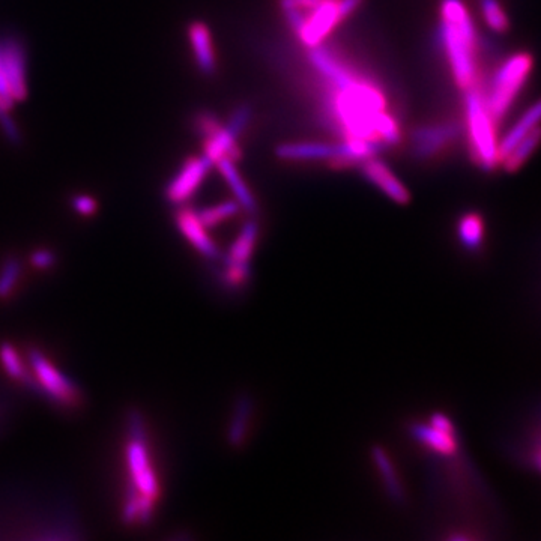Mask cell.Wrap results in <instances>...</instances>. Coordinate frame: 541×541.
<instances>
[{"instance_id": "ac0fdd59", "label": "cell", "mask_w": 541, "mask_h": 541, "mask_svg": "<svg viewBox=\"0 0 541 541\" xmlns=\"http://www.w3.org/2000/svg\"><path fill=\"white\" fill-rule=\"evenodd\" d=\"M257 238H259V226L256 221L250 220L244 223L241 232L230 245L226 259L227 265L250 266Z\"/></svg>"}, {"instance_id": "ffe728a7", "label": "cell", "mask_w": 541, "mask_h": 541, "mask_svg": "<svg viewBox=\"0 0 541 541\" xmlns=\"http://www.w3.org/2000/svg\"><path fill=\"white\" fill-rule=\"evenodd\" d=\"M0 361H2L5 372H7L11 378L22 382V384L28 385V387H34L35 390H37V382H35L34 375L26 369L22 357L17 354V351L13 346L8 345V343L0 346Z\"/></svg>"}, {"instance_id": "4316f807", "label": "cell", "mask_w": 541, "mask_h": 541, "mask_svg": "<svg viewBox=\"0 0 541 541\" xmlns=\"http://www.w3.org/2000/svg\"><path fill=\"white\" fill-rule=\"evenodd\" d=\"M13 104L8 103L4 97H0V128L4 131L5 137L10 140L14 145H20L23 140L22 131H20L19 125L14 121L11 116V109Z\"/></svg>"}, {"instance_id": "44dd1931", "label": "cell", "mask_w": 541, "mask_h": 541, "mask_svg": "<svg viewBox=\"0 0 541 541\" xmlns=\"http://www.w3.org/2000/svg\"><path fill=\"white\" fill-rule=\"evenodd\" d=\"M373 462H375L376 468H378L379 474H381L382 480H384L385 487H387L388 493L393 496L394 501H402L403 487L400 484L399 477H397L396 469H394L393 462H391L390 456L387 451L382 448H373Z\"/></svg>"}, {"instance_id": "cb8c5ba5", "label": "cell", "mask_w": 541, "mask_h": 541, "mask_svg": "<svg viewBox=\"0 0 541 541\" xmlns=\"http://www.w3.org/2000/svg\"><path fill=\"white\" fill-rule=\"evenodd\" d=\"M481 14L490 31L504 34L510 28V20L499 0H480Z\"/></svg>"}, {"instance_id": "f546056e", "label": "cell", "mask_w": 541, "mask_h": 541, "mask_svg": "<svg viewBox=\"0 0 541 541\" xmlns=\"http://www.w3.org/2000/svg\"><path fill=\"white\" fill-rule=\"evenodd\" d=\"M324 0H280V8L283 10H297L306 17L309 11L318 7ZM304 23V22H303Z\"/></svg>"}, {"instance_id": "7a4b0ae2", "label": "cell", "mask_w": 541, "mask_h": 541, "mask_svg": "<svg viewBox=\"0 0 541 541\" xmlns=\"http://www.w3.org/2000/svg\"><path fill=\"white\" fill-rule=\"evenodd\" d=\"M465 124L472 160L484 172H493L499 166V140L496 122L487 110L480 88L465 91Z\"/></svg>"}, {"instance_id": "e0dca14e", "label": "cell", "mask_w": 541, "mask_h": 541, "mask_svg": "<svg viewBox=\"0 0 541 541\" xmlns=\"http://www.w3.org/2000/svg\"><path fill=\"white\" fill-rule=\"evenodd\" d=\"M215 166L220 170L221 176H223L226 184L229 185L233 197H235L241 209L247 212L256 211V199H254L253 193H251L248 185L245 184L242 176L239 175L235 161L229 160V158H221V160L215 163Z\"/></svg>"}, {"instance_id": "52a82bcc", "label": "cell", "mask_w": 541, "mask_h": 541, "mask_svg": "<svg viewBox=\"0 0 541 541\" xmlns=\"http://www.w3.org/2000/svg\"><path fill=\"white\" fill-rule=\"evenodd\" d=\"M462 130V125L454 121L421 125L411 134L412 154L418 160L436 157L454 143Z\"/></svg>"}, {"instance_id": "7c38bea8", "label": "cell", "mask_w": 541, "mask_h": 541, "mask_svg": "<svg viewBox=\"0 0 541 541\" xmlns=\"http://www.w3.org/2000/svg\"><path fill=\"white\" fill-rule=\"evenodd\" d=\"M175 221L179 232L202 256L208 257V259L218 257L220 250L209 236L205 224L200 221L197 211L191 209L190 206L181 205L178 212H176Z\"/></svg>"}, {"instance_id": "d6a6232c", "label": "cell", "mask_w": 541, "mask_h": 541, "mask_svg": "<svg viewBox=\"0 0 541 541\" xmlns=\"http://www.w3.org/2000/svg\"><path fill=\"white\" fill-rule=\"evenodd\" d=\"M0 97H4L8 103H14L13 97H11L10 86H8L7 76H5L4 62H2V53H0Z\"/></svg>"}, {"instance_id": "6da1fadb", "label": "cell", "mask_w": 541, "mask_h": 541, "mask_svg": "<svg viewBox=\"0 0 541 541\" xmlns=\"http://www.w3.org/2000/svg\"><path fill=\"white\" fill-rule=\"evenodd\" d=\"M439 35L454 82L463 91L477 86V29L463 0H442Z\"/></svg>"}, {"instance_id": "7402d4cb", "label": "cell", "mask_w": 541, "mask_h": 541, "mask_svg": "<svg viewBox=\"0 0 541 541\" xmlns=\"http://www.w3.org/2000/svg\"><path fill=\"white\" fill-rule=\"evenodd\" d=\"M460 242L465 245L468 250H477L484 239V223L483 218L474 212L463 215L459 220L457 227Z\"/></svg>"}, {"instance_id": "5bb4252c", "label": "cell", "mask_w": 541, "mask_h": 541, "mask_svg": "<svg viewBox=\"0 0 541 541\" xmlns=\"http://www.w3.org/2000/svg\"><path fill=\"white\" fill-rule=\"evenodd\" d=\"M188 40L193 47L197 67L206 76H211L217 68L214 46H212L211 32L202 22H194L188 26Z\"/></svg>"}, {"instance_id": "83f0119b", "label": "cell", "mask_w": 541, "mask_h": 541, "mask_svg": "<svg viewBox=\"0 0 541 541\" xmlns=\"http://www.w3.org/2000/svg\"><path fill=\"white\" fill-rule=\"evenodd\" d=\"M250 277V266L227 265L224 266L223 279L230 288H239Z\"/></svg>"}, {"instance_id": "2e32d148", "label": "cell", "mask_w": 541, "mask_h": 541, "mask_svg": "<svg viewBox=\"0 0 541 541\" xmlns=\"http://www.w3.org/2000/svg\"><path fill=\"white\" fill-rule=\"evenodd\" d=\"M412 435L421 444L426 445L435 453L442 456H453L457 451L456 435L454 430L439 429L432 424H415Z\"/></svg>"}, {"instance_id": "9a60e30c", "label": "cell", "mask_w": 541, "mask_h": 541, "mask_svg": "<svg viewBox=\"0 0 541 541\" xmlns=\"http://www.w3.org/2000/svg\"><path fill=\"white\" fill-rule=\"evenodd\" d=\"M541 127V98L535 101L529 109L522 113L516 124L507 131L501 142H499V163L505 155L513 151L514 146L528 136L535 128Z\"/></svg>"}, {"instance_id": "f1b7e54d", "label": "cell", "mask_w": 541, "mask_h": 541, "mask_svg": "<svg viewBox=\"0 0 541 541\" xmlns=\"http://www.w3.org/2000/svg\"><path fill=\"white\" fill-rule=\"evenodd\" d=\"M194 127H196L197 134H200L205 139V137L211 136L214 131H217L221 124L218 122L217 116L212 115V113L202 112L194 119Z\"/></svg>"}, {"instance_id": "4dcf8cb0", "label": "cell", "mask_w": 541, "mask_h": 541, "mask_svg": "<svg viewBox=\"0 0 541 541\" xmlns=\"http://www.w3.org/2000/svg\"><path fill=\"white\" fill-rule=\"evenodd\" d=\"M73 208L76 209V212H79L80 215L91 217V215H94L95 212H97L98 205L91 196L80 194V196L74 197Z\"/></svg>"}, {"instance_id": "d4e9b609", "label": "cell", "mask_w": 541, "mask_h": 541, "mask_svg": "<svg viewBox=\"0 0 541 541\" xmlns=\"http://www.w3.org/2000/svg\"><path fill=\"white\" fill-rule=\"evenodd\" d=\"M251 403L250 400L241 399L233 415L232 424H230L229 441L232 445H239L244 441L247 433L248 420H250Z\"/></svg>"}, {"instance_id": "1f68e13d", "label": "cell", "mask_w": 541, "mask_h": 541, "mask_svg": "<svg viewBox=\"0 0 541 541\" xmlns=\"http://www.w3.org/2000/svg\"><path fill=\"white\" fill-rule=\"evenodd\" d=\"M55 254L50 250H41L34 251L31 256V263L38 269H49L50 266L55 265Z\"/></svg>"}, {"instance_id": "484cf974", "label": "cell", "mask_w": 541, "mask_h": 541, "mask_svg": "<svg viewBox=\"0 0 541 541\" xmlns=\"http://www.w3.org/2000/svg\"><path fill=\"white\" fill-rule=\"evenodd\" d=\"M22 273V266L16 259L7 260L0 269V298L7 300L16 289Z\"/></svg>"}, {"instance_id": "30bf717a", "label": "cell", "mask_w": 541, "mask_h": 541, "mask_svg": "<svg viewBox=\"0 0 541 541\" xmlns=\"http://www.w3.org/2000/svg\"><path fill=\"white\" fill-rule=\"evenodd\" d=\"M212 163L206 157H190L182 164L175 178L166 187V199L172 205H185L188 199L196 193L197 188L211 169Z\"/></svg>"}, {"instance_id": "277c9868", "label": "cell", "mask_w": 541, "mask_h": 541, "mask_svg": "<svg viewBox=\"0 0 541 541\" xmlns=\"http://www.w3.org/2000/svg\"><path fill=\"white\" fill-rule=\"evenodd\" d=\"M130 442L127 447V466L130 472L131 487L146 498L157 501L160 484L146 447L142 423L136 417L130 421Z\"/></svg>"}, {"instance_id": "4fadbf2b", "label": "cell", "mask_w": 541, "mask_h": 541, "mask_svg": "<svg viewBox=\"0 0 541 541\" xmlns=\"http://www.w3.org/2000/svg\"><path fill=\"white\" fill-rule=\"evenodd\" d=\"M336 154L337 143H282L276 148L277 158L285 161H328Z\"/></svg>"}, {"instance_id": "3957f363", "label": "cell", "mask_w": 541, "mask_h": 541, "mask_svg": "<svg viewBox=\"0 0 541 541\" xmlns=\"http://www.w3.org/2000/svg\"><path fill=\"white\" fill-rule=\"evenodd\" d=\"M532 56L526 52L516 53L502 62L501 67L493 74L489 89L483 91L484 101L496 124L504 119L513 106L519 92L531 76Z\"/></svg>"}, {"instance_id": "603a6c76", "label": "cell", "mask_w": 541, "mask_h": 541, "mask_svg": "<svg viewBox=\"0 0 541 541\" xmlns=\"http://www.w3.org/2000/svg\"><path fill=\"white\" fill-rule=\"evenodd\" d=\"M239 211H241V206L233 199L218 203V205L209 206V208L202 209V211H197V215H199L200 221L205 224L206 229L209 230L235 217V215L239 214Z\"/></svg>"}, {"instance_id": "8992f818", "label": "cell", "mask_w": 541, "mask_h": 541, "mask_svg": "<svg viewBox=\"0 0 541 541\" xmlns=\"http://www.w3.org/2000/svg\"><path fill=\"white\" fill-rule=\"evenodd\" d=\"M29 361H31V372L37 382V388L43 390L59 405L67 406V408L79 405L82 397L76 385L64 373L59 372L40 351H32Z\"/></svg>"}, {"instance_id": "5b68a950", "label": "cell", "mask_w": 541, "mask_h": 541, "mask_svg": "<svg viewBox=\"0 0 541 541\" xmlns=\"http://www.w3.org/2000/svg\"><path fill=\"white\" fill-rule=\"evenodd\" d=\"M251 119L250 106H239L230 116L226 125H221L211 136L203 139V157L208 158L212 164L221 158L238 163L242 157V151L238 146V137L244 133Z\"/></svg>"}, {"instance_id": "d6986e66", "label": "cell", "mask_w": 541, "mask_h": 541, "mask_svg": "<svg viewBox=\"0 0 541 541\" xmlns=\"http://www.w3.org/2000/svg\"><path fill=\"white\" fill-rule=\"evenodd\" d=\"M540 145L541 127H538L535 128L534 131H531L528 136L523 137V139L514 146L513 151L502 158L499 166L504 167V170H507V172H516V170H519L520 167L532 157V154L537 151L538 146Z\"/></svg>"}, {"instance_id": "8fae6325", "label": "cell", "mask_w": 541, "mask_h": 541, "mask_svg": "<svg viewBox=\"0 0 541 541\" xmlns=\"http://www.w3.org/2000/svg\"><path fill=\"white\" fill-rule=\"evenodd\" d=\"M361 172L366 176L367 181L379 188L388 199L399 205H408L411 202V193L408 188L400 182V179L391 172L390 167L376 157L367 158L360 163Z\"/></svg>"}, {"instance_id": "836d02e7", "label": "cell", "mask_w": 541, "mask_h": 541, "mask_svg": "<svg viewBox=\"0 0 541 541\" xmlns=\"http://www.w3.org/2000/svg\"><path fill=\"white\" fill-rule=\"evenodd\" d=\"M535 459H537L538 466L541 468V447L540 450H538L537 456H535Z\"/></svg>"}, {"instance_id": "ba28073f", "label": "cell", "mask_w": 541, "mask_h": 541, "mask_svg": "<svg viewBox=\"0 0 541 541\" xmlns=\"http://www.w3.org/2000/svg\"><path fill=\"white\" fill-rule=\"evenodd\" d=\"M340 0H324L304 17L303 26L297 32L298 38L307 49L321 46L325 38L345 22L340 14Z\"/></svg>"}, {"instance_id": "9c48e42d", "label": "cell", "mask_w": 541, "mask_h": 541, "mask_svg": "<svg viewBox=\"0 0 541 541\" xmlns=\"http://www.w3.org/2000/svg\"><path fill=\"white\" fill-rule=\"evenodd\" d=\"M5 76L10 86L14 103L28 98V76H26V50L17 37H7L0 43Z\"/></svg>"}]
</instances>
